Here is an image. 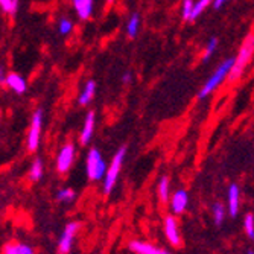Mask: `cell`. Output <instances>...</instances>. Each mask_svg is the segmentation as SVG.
Here are the masks:
<instances>
[{
	"label": "cell",
	"mask_w": 254,
	"mask_h": 254,
	"mask_svg": "<svg viewBox=\"0 0 254 254\" xmlns=\"http://www.w3.org/2000/svg\"><path fill=\"white\" fill-rule=\"evenodd\" d=\"M253 57H254V35L248 34L245 37V40L242 41V44H241L238 55L235 57V63H233V67H232V72H230V76H228L230 82H235V81H238L242 76L244 70L247 68V65L250 64V61L253 60Z\"/></svg>",
	"instance_id": "obj_1"
},
{
	"label": "cell",
	"mask_w": 254,
	"mask_h": 254,
	"mask_svg": "<svg viewBox=\"0 0 254 254\" xmlns=\"http://www.w3.org/2000/svg\"><path fill=\"white\" fill-rule=\"evenodd\" d=\"M233 63H235V58H227L216 67V70L212 73V76L207 79L205 84L201 87L199 93H198V99H205L207 96H210L213 91L230 76Z\"/></svg>",
	"instance_id": "obj_2"
},
{
	"label": "cell",
	"mask_w": 254,
	"mask_h": 254,
	"mask_svg": "<svg viewBox=\"0 0 254 254\" xmlns=\"http://www.w3.org/2000/svg\"><path fill=\"white\" fill-rule=\"evenodd\" d=\"M85 169H87V177L91 181H101L107 175V165L104 161V157L98 148H90L85 157Z\"/></svg>",
	"instance_id": "obj_3"
},
{
	"label": "cell",
	"mask_w": 254,
	"mask_h": 254,
	"mask_svg": "<svg viewBox=\"0 0 254 254\" xmlns=\"http://www.w3.org/2000/svg\"><path fill=\"white\" fill-rule=\"evenodd\" d=\"M125 155H127V148L122 146L116 154H114L111 163L108 165V171H107V175L104 178V193L105 195H110L113 192L114 186H116L118 178H119L122 166H124Z\"/></svg>",
	"instance_id": "obj_4"
},
{
	"label": "cell",
	"mask_w": 254,
	"mask_h": 254,
	"mask_svg": "<svg viewBox=\"0 0 254 254\" xmlns=\"http://www.w3.org/2000/svg\"><path fill=\"white\" fill-rule=\"evenodd\" d=\"M43 119H44V114H43L41 108L34 111L32 119H31V127H29V131H28V138H26V145H28L29 152H35L38 149V146H40Z\"/></svg>",
	"instance_id": "obj_5"
},
{
	"label": "cell",
	"mask_w": 254,
	"mask_h": 254,
	"mask_svg": "<svg viewBox=\"0 0 254 254\" xmlns=\"http://www.w3.org/2000/svg\"><path fill=\"white\" fill-rule=\"evenodd\" d=\"M75 157H76V148L73 143L68 142L63 145L57 154V171L60 174H65L70 171V168L73 166Z\"/></svg>",
	"instance_id": "obj_6"
},
{
	"label": "cell",
	"mask_w": 254,
	"mask_h": 254,
	"mask_svg": "<svg viewBox=\"0 0 254 254\" xmlns=\"http://www.w3.org/2000/svg\"><path fill=\"white\" fill-rule=\"evenodd\" d=\"M81 224L76 222V221H72V222H68L65 227H64V232L58 241V253L60 254H68L73 247V242H75V236L78 233V230H79Z\"/></svg>",
	"instance_id": "obj_7"
},
{
	"label": "cell",
	"mask_w": 254,
	"mask_h": 254,
	"mask_svg": "<svg viewBox=\"0 0 254 254\" xmlns=\"http://www.w3.org/2000/svg\"><path fill=\"white\" fill-rule=\"evenodd\" d=\"M95 128H96V114H95V111H88L85 114L82 129H81V134H79V143L82 146L88 145L91 138H93Z\"/></svg>",
	"instance_id": "obj_8"
},
{
	"label": "cell",
	"mask_w": 254,
	"mask_h": 254,
	"mask_svg": "<svg viewBox=\"0 0 254 254\" xmlns=\"http://www.w3.org/2000/svg\"><path fill=\"white\" fill-rule=\"evenodd\" d=\"M227 205H228V213L232 218H236L239 213V205H241V189L238 184H230L227 190Z\"/></svg>",
	"instance_id": "obj_9"
},
{
	"label": "cell",
	"mask_w": 254,
	"mask_h": 254,
	"mask_svg": "<svg viewBox=\"0 0 254 254\" xmlns=\"http://www.w3.org/2000/svg\"><path fill=\"white\" fill-rule=\"evenodd\" d=\"M188 204H189V193L184 189H178L171 196V212L174 215H181L188 209Z\"/></svg>",
	"instance_id": "obj_10"
},
{
	"label": "cell",
	"mask_w": 254,
	"mask_h": 254,
	"mask_svg": "<svg viewBox=\"0 0 254 254\" xmlns=\"http://www.w3.org/2000/svg\"><path fill=\"white\" fill-rule=\"evenodd\" d=\"M163 228H165V235H166V239L169 241V244L174 247H178L181 242V236H180V230H178V224H177L175 218L166 216Z\"/></svg>",
	"instance_id": "obj_11"
},
{
	"label": "cell",
	"mask_w": 254,
	"mask_h": 254,
	"mask_svg": "<svg viewBox=\"0 0 254 254\" xmlns=\"http://www.w3.org/2000/svg\"><path fill=\"white\" fill-rule=\"evenodd\" d=\"M5 84L9 90H12L14 93L17 95H23L28 88V84H26V79L23 78L21 75L15 73V72H9L6 73V78H5Z\"/></svg>",
	"instance_id": "obj_12"
},
{
	"label": "cell",
	"mask_w": 254,
	"mask_h": 254,
	"mask_svg": "<svg viewBox=\"0 0 254 254\" xmlns=\"http://www.w3.org/2000/svg\"><path fill=\"white\" fill-rule=\"evenodd\" d=\"M129 250L134 251L135 254H171L169 251L158 248L149 242H142V241H132L129 242Z\"/></svg>",
	"instance_id": "obj_13"
},
{
	"label": "cell",
	"mask_w": 254,
	"mask_h": 254,
	"mask_svg": "<svg viewBox=\"0 0 254 254\" xmlns=\"http://www.w3.org/2000/svg\"><path fill=\"white\" fill-rule=\"evenodd\" d=\"M73 9L81 20H88L93 14L95 0H72Z\"/></svg>",
	"instance_id": "obj_14"
},
{
	"label": "cell",
	"mask_w": 254,
	"mask_h": 254,
	"mask_svg": "<svg viewBox=\"0 0 254 254\" xmlns=\"http://www.w3.org/2000/svg\"><path fill=\"white\" fill-rule=\"evenodd\" d=\"M95 95H96V82L93 79H90V81L85 82V85L81 90L79 98H78V104L82 105V107L88 105L91 101L95 99Z\"/></svg>",
	"instance_id": "obj_15"
},
{
	"label": "cell",
	"mask_w": 254,
	"mask_h": 254,
	"mask_svg": "<svg viewBox=\"0 0 254 254\" xmlns=\"http://www.w3.org/2000/svg\"><path fill=\"white\" fill-rule=\"evenodd\" d=\"M157 193L161 202H168L171 198V181L169 177H161L158 180V186H157Z\"/></svg>",
	"instance_id": "obj_16"
},
{
	"label": "cell",
	"mask_w": 254,
	"mask_h": 254,
	"mask_svg": "<svg viewBox=\"0 0 254 254\" xmlns=\"http://www.w3.org/2000/svg\"><path fill=\"white\" fill-rule=\"evenodd\" d=\"M138 29H140V15H138V12H134L127 21V35L129 38H135Z\"/></svg>",
	"instance_id": "obj_17"
},
{
	"label": "cell",
	"mask_w": 254,
	"mask_h": 254,
	"mask_svg": "<svg viewBox=\"0 0 254 254\" xmlns=\"http://www.w3.org/2000/svg\"><path fill=\"white\" fill-rule=\"evenodd\" d=\"M43 172H44V166H43V161L41 158H35L32 161V165L29 168V180L37 183L43 178Z\"/></svg>",
	"instance_id": "obj_18"
},
{
	"label": "cell",
	"mask_w": 254,
	"mask_h": 254,
	"mask_svg": "<svg viewBox=\"0 0 254 254\" xmlns=\"http://www.w3.org/2000/svg\"><path fill=\"white\" fill-rule=\"evenodd\" d=\"M75 198H76V193L70 188H63L57 192V199L63 204H70V202H73Z\"/></svg>",
	"instance_id": "obj_19"
},
{
	"label": "cell",
	"mask_w": 254,
	"mask_h": 254,
	"mask_svg": "<svg viewBox=\"0 0 254 254\" xmlns=\"http://www.w3.org/2000/svg\"><path fill=\"white\" fill-rule=\"evenodd\" d=\"M218 44H219V41H218L216 37H212L209 41H207L205 48H204V54H202V61H209V60L212 58V55H213V54L216 52V49H218Z\"/></svg>",
	"instance_id": "obj_20"
},
{
	"label": "cell",
	"mask_w": 254,
	"mask_h": 254,
	"mask_svg": "<svg viewBox=\"0 0 254 254\" xmlns=\"http://www.w3.org/2000/svg\"><path fill=\"white\" fill-rule=\"evenodd\" d=\"M213 3V0H196L195 2V6H193V12H192V20L190 21H193V20H196L207 8H209L210 5Z\"/></svg>",
	"instance_id": "obj_21"
},
{
	"label": "cell",
	"mask_w": 254,
	"mask_h": 254,
	"mask_svg": "<svg viewBox=\"0 0 254 254\" xmlns=\"http://www.w3.org/2000/svg\"><path fill=\"white\" fill-rule=\"evenodd\" d=\"M195 6V0H183L181 5V17L184 21H190L192 20V12Z\"/></svg>",
	"instance_id": "obj_22"
},
{
	"label": "cell",
	"mask_w": 254,
	"mask_h": 254,
	"mask_svg": "<svg viewBox=\"0 0 254 254\" xmlns=\"http://www.w3.org/2000/svg\"><path fill=\"white\" fill-rule=\"evenodd\" d=\"M72 31H73V21L70 18H67V17L60 18V21H58V32L61 35H68Z\"/></svg>",
	"instance_id": "obj_23"
},
{
	"label": "cell",
	"mask_w": 254,
	"mask_h": 254,
	"mask_svg": "<svg viewBox=\"0 0 254 254\" xmlns=\"http://www.w3.org/2000/svg\"><path fill=\"white\" fill-rule=\"evenodd\" d=\"M213 219H215L216 225H222V222L225 219V207L221 202L213 204Z\"/></svg>",
	"instance_id": "obj_24"
},
{
	"label": "cell",
	"mask_w": 254,
	"mask_h": 254,
	"mask_svg": "<svg viewBox=\"0 0 254 254\" xmlns=\"http://www.w3.org/2000/svg\"><path fill=\"white\" fill-rule=\"evenodd\" d=\"M0 8L3 12L14 15L18 9V0H0Z\"/></svg>",
	"instance_id": "obj_25"
},
{
	"label": "cell",
	"mask_w": 254,
	"mask_h": 254,
	"mask_svg": "<svg viewBox=\"0 0 254 254\" xmlns=\"http://www.w3.org/2000/svg\"><path fill=\"white\" fill-rule=\"evenodd\" d=\"M244 228H245V233L248 235L250 239L254 241V215L253 213H247L244 218Z\"/></svg>",
	"instance_id": "obj_26"
},
{
	"label": "cell",
	"mask_w": 254,
	"mask_h": 254,
	"mask_svg": "<svg viewBox=\"0 0 254 254\" xmlns=\"http://www.w3.org/2000/svg\"><path fill=\"white\" fill-rule=\"evenodd\" d=\"M3 254H21L18 244H8L3 250Z\"/></svg>",
	"instance_id": "obj_27"
},
{
	"label": "cell",
	"mask_w": 254,
	"mask_h": 254,
	"mask_svg": "<svg viewBox=\"0 0 254 254\" xmlns=\"http://www.w3.org/2000/svg\"><path fill=\"white\" fill-rule=\"evenodd\" d=\"M18 248H20V253L21 254H35L34 250L29 245H26V244H18Z\"/></svg>",
	"instance_id": "obj_28"
},
{
	"label": "cell",
	"mask_w": 254,
	"mask_h": 254,
	"mask_svg": "<svg viewBox=\"0 0 254 254\" xmlns=\"http://www.w3.org/2000/svg\"><path fill=\"white\" fill-rule=\"evenodd\" d=\"M230 0H213V3H212V6L215 8V9H221L225 3H228Z\"/></svg>",
	"instance_id": "obj_29"
},
{
	"label": "cell",
	"mask_w": 254,
	"mask_h": 254,
	"mask_svg": "<svg viewBox=\"0 0 254 254\" xmlns=\"http://www.w3.org/2000/svg\"><path fill=\"white\" fill-rule=\"evenodd\" d=\"M131 81H132L131 73H129V72H125V73H124V76H122V82H124V84H129Z\"/></svg>",
	"instance_id": "obj_30"
},
{
	"label": "cell",
	"mask_w": 254,
	"mask_h": 254,
	"mask_svg": "<svg viewBox=\"0 0 254 254\" xmlns=\"http://www.w3.org/2000/svg\"><path fill=\"white\" fill-rule=\"evenodd\" d=\"M248 254H254V251H248Z\"/></svg>",
	"instance_id": "obj_31"
},
{
	"label": "cell",
	"mask_w": 254,
	"mask_h": 254,
	"mask_svg": "<svg viewBox=\"0 0 254 254\" xmlns=\"http://www.w3.org/2000/svg\"><path fill=\"white\" fill-rule=\"evenodd\" d=\"M108 2H113V0H108Z\"/></svg>",
	"instance_id": "obj_32"
}]
</instances>
